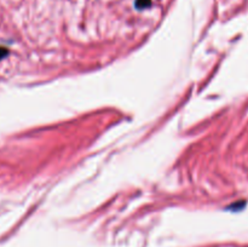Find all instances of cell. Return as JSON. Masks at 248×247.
Returning <instances> with one entry per match:
<instances>
[{"label": "cell", "mask_w": 248, "mask_h": 247, "mask_svg": "<svg viewBox=\"0 0 248 247\" xmlns=\"http://www.w3.org/2000/svg\"><path fill=\"white\" fill-rule=\"evenodd\" d=\"M150 5V0H137V6L138 9H143Z\"/></svg>", "instance_id": "obj_1"}, {"label": "cell", "mask_w": 248, "mask_h": 247, "mask_svg": "<svg viewBox=\"0 0 248 247\" xmlns=\"http://www.w3.org/2000/svg\"><path fill=\"white\" fill-rule=\"evenodd\" d=\"M7 52H9V51H7L6 48H5V47H0V60H2V58H4L5 56L7 55Z\"/></svg>", "instance_id": "obj_2"}]
</instances>
